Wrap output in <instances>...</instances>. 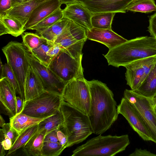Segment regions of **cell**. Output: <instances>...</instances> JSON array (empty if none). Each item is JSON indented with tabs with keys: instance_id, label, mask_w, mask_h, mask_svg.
Returning a JSON list of instances; mask_svg holds the SVG:
<instances>
[{
	"instance_id": "60d3db41",
	"label": "cell",
	"mask_w": 156,
	"mask_h": 156,
	"mask_svg": "<svg viewBox=\"0 0 156 156\" xmlns=\"http://www.w3.org/2000/svg\"><path fill=\"white\" fill-rule=\"evenodd\" d=\"M44 141L59 143L57 136L56 129L47 133L45 136Z\"/></svg>"
},
{
	"instance_id": "30bf717a",
	"label": "cell",
	"mask_w": 156,
	"mask_h": 156,
	"mask_svg": "<svg viewBox=\"0 0 156 156\" xmlns=\"http://www.w3.org/2000/svg\"><path fill=\"white\" fill-rule=\"evenodd\" d=\"M27 55L30 65L40 79L44 90L61 95L67 83L42 63L28 49Z\"/></svg>"
},
{
	"instance_id": "4fadbf2b",
	"label": "cell",
	"mask_w": 156,
	"mask_h": 156,
	"mask_svg": "<svg viewBox=\"0 0 156 156\" xmlns=\"http://www.w3.org/2000/svg\"><path fill=\"white\" fill-rule=\"evenodd\" d=\"M119 114L122 115L133 129L144 141L153 142L151 136L138 111L124 97L117 106Z\"/></svg>"
},
{
	"instance_id": "9c48e42d",
	"label": "cell",
	"mask_w": 156,
	"mask_h": 156,
	"mask_svg": "<svg viewBox=\"0 0 156 156\" xmlns=\"http://www.w3.org/2000/svg\"><path fill=\"white\" fill-rule=\"evenodd\" d=\"M123 96L138 111L156 144V113L151 99L132 90L126 89Z\"/></svg>"
},
{
	"instance_id": "836d02e7",
	"label": "cell",
	"mask_w": 156,
	"mask_h": 156,
	"mask_svg": "<svg viewBox=\"0 0 156 156\" xmlns=\"http://www.w3.org/2000/svg\"><path fill=\"white\" fill-rule=\"evenodd\" d=\"M6 77L13 87L15 92L20 94L18 82L12 69L7 63L3 65L2 73L0 74V79Z\"/></svg>"
},
{
	"instance_id": "681fc988",
	"label": "cell",
	"mask_w": 156,
	"mask_h": 156,
	"mask_svg": "<svg viewBox=\"0 0 156 156\" xmlns=\"http://www.w3.org/2000/svg\"><path fill=\"white\" fill-rule=\"evenodd\" d=\"M155 37L156 38V37Z\"/></svg>"
},
{
	"instance_id": "e575fe53",
	"label": "cell",
	"mask_w": 156,
	"mask_h": 156,
	"mask_svg": "<svg viewBox=\"0 0 156 156\" xmlns=\"http://www.w3.org/2000/svg\"><path fill=\"white\" fill-rule=\"evenodd\" d=\"M1 129L4 135L11 140L13 145L19 135L18 132L12 126L10 122L5 123Z\"/></svg>"
},
{
	"instance_id": "7402d4cb",
	"label": "cell",
	"mask_w": 156,
	"mask_h": 156,
	"mask_svg": "<svg viewBox=\"0 0 156 156\" xmlns=\"http://www.w3.org/2000/svg\"><path fill=\"white\" fill-rule=\"evenodd\" d=\"M46 130L38 131L29 140L23 148V151L28 156H41Z\"/></svg>"
},
{
	"instance_id": "b9f144b4",
	"label": "cell",
	"mask_w": 156,
	"mask_h": 156,
	"mask_svg": "<svg viewBox=\"0 0 156 156\" xmlns=\"http://www.w3.org/2000/svg\"><path fill=\"white\" fill-rule=\"evenodd\" d=\"M130 156H156V154L153 153L146 149L136 148Z\"/></svg>"
},
{
	"instance_id": "7c38bea8",
	"label": "cell",
	"mask_w": 156,
	"mask_h": 156,
	"mask_svg": "<svg viewBox=\"0 0 156 156\" xmlns=\"http://www.w3.org/2000/svg\"><path fill=\"white\" fill-rule=\"evenodd\" d=\"M87 39L85 29L69 20L67 25L54 43L59 45L64 50H82Z\"/></svg>"
},
{
	"instance_id": "44dd1931",
	"label": "cell",
	"mask_w": 156,
	"mask_h": 156,
	"mask_svg": "<svg viewBox=\"0 0 156 156\" xmlns=\"http://www.w3.org/2000/svg\"><path fill=\"white\" fill-rule=\"evenodd\" d=\"M25 31L17 19L6 15L0 17V35L9 34L15 37L22 35Z\"/></svg>"
},
{
	"instance_id": "ba28073f",
	"label": "cell",
	"mask_w": 156,
	"mask_h": 156,
	"mask_svg": "<svg viewBox=\"0 0 156 156\" xmlns=\"http://www.w3.org/2000/svg\"><path fill=\"white\" fill-rule=\"evenodd\" d=\"M82 59H77L65 50L52 58L48 67L62 80L67 82L83 76Z\"/></svg>"
},
{
	"instance_id": "5b68a950",
	"label": "cell",
	"mask_w": 156,
	"mask_h": 156,
	"mask_svg": "<svg viewBox=\"0 0 156 156\" xmlns=\"http://www.w3.org/2000/svg\"><path fill=\"white\" fill-rule=\"evenodd\" d=\"M27 50L23 43L16 41H10L2 49L7 63L11 68L16 78L19 95L25 102V80L30 66L27 55Z\"/></svg>"
},
{
	"instance_id": "603a6c76",
	"label": "cell",
	"mask_w": 156,
	"mask_h": 156,
	"mask_svg": "<svg viewBox=\"0 0 156 156\" xmlns=\"http://www.w3.org/2000/svg\"><path fill=\"white\" fill-rule=\"evenodd\" d=\"M133 91L150 99L156 95V63L140 86Z\"/></svg>"
},
{
	"instance_id": "52a82bcc",
	"label": "cell",
	"mask_w": 156,
	"mask_h": 156,
	"mask_svg": "<svg viewBox=\"0 0 156 156\" xmlns=\"http://www.w3.org/2000/svg\"><path fill=\"white\" fill-rule=\"evenodd\" d=\"M62 100L61 95L44 90L38 96L26 101L21 113L37 118H47L60 110Z\"/></svg>"
},
{
	"instance_id": "2e32d148",
	"label": "cell",
	"mask_w": 156,
	"mask_h": 156,
	"mask_svg": "<svg viewBox=\"0 0 156 156\" xmlns=\"http://www.w3.org/2000/svg\"><path fill=\"white\" fill-rule=\"evenodd\" d=\"M87 38L102 44L111 49L128 40L112 30L93 27L86 31Z\"/></svg>"
},
{
	"instance_id": "9a60e30c",
	"label": "cell",
	"mask_w": 156,
	"mask_h": 156,
	"mask_svg": "<svg viewBox=\"0 0 156 156\" xmlns=\"http://www.w3.org/2000/svg\"><path fill=\"white\" fill-rule=\"evenodd\" d=\"M62 10L63 18L80 26L86 31L93 27L91 23L93 14L80 3L75 2L67 4Z\"/></svg>"
},
{
	"instance_id": "7dc6e473",
	"label": "cell",
	"mask_w": 156,
	"mask_h": 156,
	"mask_svg": "<svg viewBox=\"0 0 156 156\" xmlns=\"http://www.w3.org/2000/svg\"><path fill=\"white\" fill-rule=\"evenodd\" d=\"M151 99L153 105L154 106H156V95Z\"/></svg>"
},
{
	"instance_id": "d4e9b609",
	"label": "cell",
	"mask_w": 156,
	"mask_h": 156,
	"mask_svg": "<svg viewBox=\"0 0 156 156\" xmlns=\"http://www.w3.org/2000/svg\"><path fill=\"white\" fill-rule=\"evenodd\" d=\"M38 129V124H37L27 128L20 133L11 149L9 150L7 156L12 155L18 150L21 148L23 149Z\"/></svg>"
},
{
	"instance_id": "1f68e13d",
	"label": "cell",
	"mask_w": 156,
	"mask_h": 156,
	"mask_svg": "<svg viewBox=\"0 0 156 156\" xmlns=\"http://www.w3.org/2000/svg\"><path fill=\"white\" fill-rule=\"evenodd\" d=\"M22 35L23 43L29 51L36 48L47 41L36 33L25 32Z\"/></svg>"
},
{
	"instance_id": "ab89813d",
	"label": "cell",
	"mask_w": 156,
	"mask_h": 156,
	"mask_svg": "<svg viewBox=\"0 0 156 156\" xmlns=\"http://www.w3.org/2000/svg\"><path fill=\"white\" fill-rule=\"evenodd\" d=\"M63 50H64L59 45L54 43V44L50 48L47 54L50 57L52 58L58 55Z\"/></svg>"
},
{
	"instance_id": "cb8c5ba5",
	"label": "cell",
	"mask_w": 156,
	"mask_h": 156,
	"mask_svg": "<svg viewBox=\"0 0 156 156\" xmlns=\"http://www.w3.org/2000/svg\"><path fill=\"white\" fill-rule=\"evenodd\" d=\"M47 118H37L20 113L10 118V122L20 133L27 128L38 124Z\"/></svg>"
},
{
	"instance_id": "6da1fadb",
	"label": "cell",
	"mask_w": 156,
	"mask_h": 156,
	"mask_svg": "<svg viewBox=\"0 0 156 156\" xmlns=\"http://www.w3.org/2000/svg\"><path fill=\"white\" fill-rule=\"evenodd\" d=\"M87 82L91 97L88 116L93 133L102 134L117 119V103L113 92L105 83L94 80Z\"/></svg>"
},
{
	"instance_id": "7a4b0ae2",
	"label": "cell",
	"mask_w": 156,
	"mask_h": 156,
	"mask_svg": "<svg viewBox=\"0 0 156 156\" xmlns=\"http://www.w3.org/2000/svg\"><path fill=\"white\" fill-rule=\"evenodd\" d=\"M156 55V38L136 37L111 49L104 55L109 65L119 67L135 61Z\"/></svg>"
},
{
	"instance_id": "83f0119b",
	"label": "cell",
	"mask_w": 156,
	"mask_h": 156,
	"mask_svg": "<svg viewBox=\"0 0 156 156\" xmlns=\"http://www.w3.org/2000/svg\"><path fill=\"white\" fill-rule=\"evenodd\" d=\"M115 13L100 12L93 14L91 23L93 27L111 30L112 21Z\"/></svg>"
},
{
	"instance_id": "f6af8a7d",
	"label": "cell",
	"mask_w": 156,
	"mask_h": 156,
	"mask_svg": "<svg viewBox=\"0 0 156 156\" xmlns=\"http://www.w3.org/2000/svg\"><path fill=\"white\" fill-rule=\"evenodd\" d=\"M62 4L66 5L75 2L77 0H60Z\"/></svg>"
},
{
	"instance_id": "8fae6325",
	"label": "cell",
	"mask_w": 156,
	"mask_h": 156,
	"mask_svg": "<svg viewBox=\"0 0 156 156\" xmlns=\"http://www.w3.org/2000/svg\"><path fill=\"white\" fill-rule=\"evenodd\" d=\"M156 63V55L133 62L124 67L126 84L135 90L143 83Z\"/></svg>"
},
{
	"instance_id": "3957f363",
	"label": "cell",
	"mask_w": 156,
	"mask_h": 156,
	"mask_svg": "<svg viewBox=\"0 0 156 156\" xmlns=\"http://www.w3.org/2000/svg\"><path fill=\"white\" fill-rule=\"evenodd\" d=\"M101 134L76 148L71 156H113L124 151L130 144L127 134L120 136Z\"/></svg>"
},
{
	"instance_id": "f35d334b",
	"label": "cell",
	"mask_w": 156,
	"mask_h": 156,
	"mask_svg": "<svg viewBox=\"0 0 156 156\" xmlns=\"http://www.w3.org/2000/svg\"><path fill=\"white\" fill-rule=\"evenodd\" d=\"M0 17L5 15V12L12 8V0H0Z\"/></svg>"
},
{
	"instance_id": "d590c367",
	"label": "cell",
	"mask_w": 156,
	"mask_h": 156,
	"mask_svg": "<svg viewBox=\"0 0 156 156\" xmlns=\"http://www.w3.org/2000/svg\"><path fill=\"white\" fill-rule=\"evenodd\" d=\"M0 156H4L5 151L9 150L11 148L12 144L11 140L5 136L1 129H0Z\"/></svg>"
},
{
	"instance_id": "8d00e7d4",
	"label": "cell",
	"mask_w": 156,
	"mask_h": 156,
	"mask_svg": "<svg viewBox=\"0 0 156 156\" xmlns=\"http://www.w3.org/2000/svg\"><path fill=\"white\" fill-rule=\"evenodd\" d=\"M56 131L59 143L65 148H67L68 137L63 124L57 127Z\"/></svg>"
},
{
	"instance_id": "bcb514c9",
	"label": "cell",
	"mask_w": 156,
	"mask_h": 156,
	"mask_svg": "<svg viewBox=\"0 0 156 156\" xmlns=\"http://www.w3.org/2000/svg\"><path fill=\"white\" fill-rule=\"evenodd\" d=\"M5 121L1 115L0 116V126L2 127L5 123Z\"/></svg>"
},
{
	"instance_id": "e0dca14e",
	"label": "cell",
	"mask_w": 156,
	"mask_h": 156,
	"mask_svg": "<svg viewBox=\"0 0 156 156\" xmlns=\"http://www.w3.org/2000/svg\"><path fill=\"white\" fill-rule=\"evenodd\" d=\"M16 93L6 77L0 79V100L6 114L10 118L17 114Z\"/></svg>"
},
{
	"instance_id": "277c9868",
	"label": "cell",
	"mask_w": 156,
	"mask_h": 156,
	"mask_svg": "<svg viewBox=\"0 0 156 156\" xmlns=\"http://www.w3.org/2000/svg\"><path fill=\"white\" fill-rule=\"evenodd\" d=\"M60 110L63 115V126L68 137L67 147L82 142L93 133L88 115L63 100Z\"/></svg>"
},
{
	"instance_id": "d6a6232c",
	"label": "cell",
	"mask_w": 156,
	"mask_h": 156,
	"mask_svg": "<svg viewBox=\"0 0 156 156\" xmlns=\"http://www.w3.org/2000/svg\"><path fill=\"white\" fill-rule=\"evenodd\" d=\"M65 149L59 143L44 141L41 156H58Z\"/></svg>"
},
{
	"instance_id": "d6986e66",
	"label": "cell",
	"mask_w": 156,
	"mask_h": 156,
	"mask_svg": "<svg viewBox=\"0 0 156 156\" xmlns=\"http://www.w3.org/2000/svg\"><path fill=\"white\" fill-rule=\"evenodd\" d=\"M48 0H29L14 6L6 11L5 15L18 20L24 27L34 10L39 5Z\"/></svg>"
},
{
	"instance_id": "4dcf8cb0",
	"label": "cell",
	"mask_w": 156,
	"mask_h": 156,
	"mask_svg": "<svg viewBox=\"0 0 156 156\" xmlns=\"http://www.w3.org/2000/svg\"><path fill=\"white\" fill-rule=\"evenodd\" d=\"M54 44V42L47 41L36 49L29 51L39 61L48 67L52 58L47 53L50 48Z\"/></svg>"
},
{
	"instance_id": "484cf974",
	"label": "cell",
	"mask_w": 156,
	"mask_h": 156,
	"mask_svg": "<svg viewBox=\"0 0 156 156\" xmlns=\"http://www.w3.org/2000/svg\"><path fill=\"white\" fill-rule=\"evenodd\" d=\"M63 18V10L58 8L50 15L30 28L35 30L38 34L46 30Z\"/></svg>"
},
{
	"instance_id": "ee69618b",
	"label": "cell",
	"mask_w": 156,
	"mask_h": 156,
	"mask_svg": "<svg viewBox=\"0 0 156 156\" xmlns=\"http://www.w3.org/2000/svg\"><path fill=\"white\" fill-rule=\"evenodd\" d=\"M29 0H12V7L24 2Z\"/></svg>"
},
{
	"instance_id": "f546056e",
	"label": "cell",
	"mask_w": 156,
	"mask_h": 156,
	"mask_svg": "<svg viewBox=\"0 0 156 156\" xmlns=\"http://www.w3.org/2000/svg\"><path fill=\"white\" fill-rule=\"evenodd\" d=\"M126 10L148 13L156 12L154 0H134L127 7Z\"/></svg>"
},
{
	"instance_id": "74e56055",
	"label": "cell",
	"mask_w": 156,
	"mask_h": 156,
	"mask_svg": "<svg viewBox=\"0 0 156 156\" xmlns=\"http://www.w3.org/2000/svg\"><path fill=\"white\" fill-rule=\"evenodd\" d=\"M149 22L147 30L151 36L155 37L156 36V12L149 17Z\"/></svg>"
},
{
	"instance_id": "c3c4849f",
	"label": "cell",
	"mask_w": 156,
	"mask_h": 156,
	"mask_svg": "<svg viewBox=\"0 0 156 156\" xmlns=\"http://www.w3.org/2000/svg\"><path fill=\"white\" fill-rule=\"evenodd\" d=\"M154 108L155 111V112L156 113V106H154Z\"/></svg>"
},
{
	"instance_id": "8992f818",
	"label": "cell",
	"mask_w": 156,
	"mask_h": 156,
	"mask_svg": "<svg viewBox=\"0 0 156 156\" xmlns=\"http://www.w3.org/2000/svg\"><path fill=\"white\" fill-rule=\"evenodd\" d=\"M61 96L64 101L89 115L91 97L87 80L84 76L67 82Z\"/></svg>"
},
{
	"instance_id": "4316f807",
	"label": "cell",
	"mask_w": 156,
	"mask_h": 156,
	"mask_svg": "<svg viewBox=\"0 0 156 156\" xmlns=\"http://www.w3.org/2000/svg\"><path fill=\"white\" fill-rule=\"evenodd\" d=\"M64 118L60 109L55 114L47 118L38 124L39 131L46 130L47 133L63 124Z\"/></svg>"
},
{
	"instance_id": "f1b7e54d",
	"label": "cell",
	"mask_w": 156,
	"mask_h": 156,
	"mask_svg": "<svg viewBox=\"0 0 156 156\" xmlns=\"http://www.w3.org/2000/svg\"><path fill=\"white\" fill-rule=\"evenodd\" d=\"M69 20L63 18L44 31L37 34L48 41L54 42L67 25Z\"/></svg>"
},
{
	"instance_id": "ffe728a7",
	"label": "cell",
	"mask_w": 156,
	"mask_h": 156,
	"mask_svg": "<svg viewBox=\"0 0 156 156\" xmlns=\"http://www.w3.org/2000/svg\"><path fill=\"white\" fill-rule=\"evenodd\" d=\"M44 91L40 79L30 65L25 80V102L38 96Z\"/></svg>"
},
{
	"instance_id": "5bb4252c",
	"label": "cell",
	"mask_w": 156,
	"mask_h": 156,
	"mask_svg": "<svg viewBox=\"0 0 156 156\" xmlns=\"http://www.w3.org/2000/svg\"><path fill=\"white\" fill-rule=\"evenodd\" d=\"M134 0H77L93 14L105 12L126 13L128 5Z\"/></svg>"
},
{
	"instance_id": "7bdbcfd3",
	"label": "cell",
	"mask_w": 156,
	"mask_h": 156,
	"mask_svg": "<svg viewBox=\"0 0 156 156\" xmlns=\"http://www.w3.org/2000/svg\"><path fill=\"white\" fill-rule=\"evenodd\" d=\"M25 101L18 96L16 97V110L17 114L21 113L23 110Z\"/></svg>"
},
{
	"instance_id": "ac0fdd59",
	"label": "cell",
	"mask_w": 156,
	"mask_h": 156,
	"mask_svg": "<svg viewBox=\"0 0 156 156\" xmlns=\"http://www.w3.org/2000/svg\"><path fill=\"white\" fill-rule=\"evenodd\" d=\"M60 0H48L40 4L33 11L24 29L25 30L37 24L61 7Z\"/></svg>"
}]
</instances>
